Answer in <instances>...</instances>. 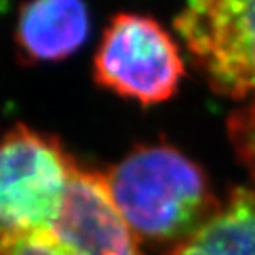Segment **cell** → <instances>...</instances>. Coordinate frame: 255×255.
I'll return each instance as SVG.
<instances>
[{"mask_svg":"<svg viewBox=\"0 0 255 255\" xmlns=\"http://www.w3.org/2000/svg\"><path fill=\"white\" fill-rule=\"evenodd\" d=\"M103 174L139 242L177 244L219 206L204 171L169 144L137 146Z\"/></svg>","mask_w":255,"mask_h":255,"instance_id":"6da1fadb","label":"cell"},{"mask_svg":"<svg viewBox=\"0 0 255 255\" xmlns=\"http://www.w3.org/2000/svg\"><path fill=\"white\" fill-rule=\"evenodd\" d=\"M78 166L55 136L0 126V237L52 226Z\"/></svg>","mask_w":255,"mask_h":255,"instance_id":"7a4b0ae2","label":"cell"},{"mask_svg":"<svg viewBox=\"0 0 255 255\" xmlns=\"http://www.w3.org/2000/svg\"><path fill=\"white\" fill-rule=\"evenodd\" d=\"M0 255H142L116 209L105 174L78 166L52 226L0 237Z\"/></svg>","mask_w":255,"mask_h":255,"instance_id":"3957f363","label":"cell"},{"mask_svg":"<svg viewBox=\"0 0 255 255\" xmlns=\"http://www.w3.org/2000/svg\"><path fill=\"white\" fill-rule=\"evenodd\" d=\"M95 81L111 93L156 105L169 100L184 76L174 38L141 13H118L106 25L93 58Z\"/></svg>","mask_w":255,"mask_h":255,"instance_id":"277c9868","label":"cell"},{"mask_svg":"<svg viewBox=\"0 0 255 255\" xmlns=\"http://www.w3.org/2000/svg\"><path fill=\"white\" fill-rule=\"evenodd\" d=\"M176 30L214 91H255V0H186Z\"/></svg>","mask_w":255,"mask_h":255,"instance_id":"5b68a950","label":"cell"},{"mask_svg":"<svg viewBox=\"0 0 255 255\" xmlns=\"http://www.w3.org/2000/svg\"><path fill=\"white\" fill-rule=\"evenodd\" d=\"M90 33L83 0H28L20 8L15 43L27 63H50L78 52Z\"/></svg>","mask_w":255,"mask_h":255,"instance_id":"8992f818","label":"cell"},{"mask_svg":"<svg viewBox=\"0 0 255 255\" xmlns=\"http://www.w3.org/2000/svg\"><path fill=\"white\" fill-rule=\"evenodd\" d=\"M169 255H255L254 192L232 191L201 226L174 244Z\"/></svg>","mask_w":255,"mask_h":255,"instance_id":"52a82bcc","label":"cell"},{"mask_svg":"<svg viewBox=\"0 0 255 255\" xmlns=\"http://www.w3.org/2000/svg\"><path fill=\"white\" fill-rule=\"evenodd\" d=\"M229 132L237 154L255 172V100L231 116Z\"/></svg>","mask_w":255,"mask_h":255,"instance_id":"ba28073f","label":"cell"}]
</instances>
